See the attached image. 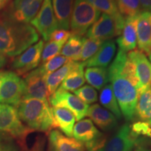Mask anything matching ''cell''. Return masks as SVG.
<instances>
[{"mask_svg": "<svg viewBox=\"0 0 151 151\" xmlns=\"http://www.w3.org/2000/svg\"><path fill=\"white\" fill-rule=\"evenodd\" d=\"M15 107L22 122L33 132L49 133L56 128L52 107L49 101L37 99H23Z\"/></svg>", "mask_w": 151, "mask_h": 151, "instance_id": "3", "label": "cell"}, {"mask_svg": "<svg viewBox=\"0 0 151 151\" xmlns=\"http://www.w3.org/2000/svg\"><path fill=\"white\" fill-rule=\"evenodd\" d=\"M148 57H149V60H150V63H151V53L149 55Z\"/></svg>", "mask_w": 151, "mask_h": 151, "instance_id": "44", "label": "cell"}, {"mask_svg": "<svg viewBox=\"0 0 151 151\" xmlns=\"http://www.w3.org/2000/svg\"><path fill=\"white\" fill-rule=\"evenodd\" d=\"M116 51V45L114 41L110 39L104 41L95 55L83 62L85 67L106 68L112 62Z\"/></svg>", "mask_w": 151, "mask_h": 151, "instance_id": "19", "label": "cell"}, {"mask_svg": "<svg viewBox=\"0 0 151 151\" xmlns=\"http://www.w3.org/2000/svg\"><path fill=\"white\" fill-rule=\"evenodd\" d=\"M44 43L39 40L15 58L11 68L18 76H23L34 70L39 66Z\"/></svg>", "mask_w": 151, "mask_h": 151, "instance_id": "10", "label": "cell"}, {"mask_svg": "<svg viewBox=\"0 0 151 151\" xmlns=\"http://www.w3.org/2000/svg\"><path fill=\"white\" fill-rule=\"evenodd\" d=\"M69 61V60L65 57L58 55L48 60V61L43 63V65L40 66L39 68H40L41 72L44 74L45 76H46L50 73L59 69L60 68H61L62 66L65 65Z\"/></svg>", "mask_w": 151, "mask_h": 151, "instance_id": "34", "label": "cell"}, {"mask_svg": "<svg viewBox=\"0 0 151 151\" xmlns=\"http://www.w3.org/2000/svg\"><path fill=\"white\" fill-rule=\"evenodd\" d=\"M3 73H4V72H0V80H1V76H3Z\"/></svg>", "mask_w": 151, "mask_h": 151, "instance_id": "43", "label": "cell"}, {"mask_svg": "<svg viewBox=\"0 0 151 151\" xmlns=\"http://www.w3.org/2000/svg\"><path fill=\"white\" fill-rule=\"evenodd\" d=\"M84 145L60 132L52 129L48 133V151H85Z\"/></svg>", "mask_w": 151, "mask_h": 151, "instance_id": "17", "label": "cell"}, {"mask_svg": "<svg viewBox=\"0 0 151 151\" xmlns=\"http://www.w3.org/2000/svg\"><path fill=\"white\" fill-rule=\"evenodd\" d=\"M103 42L104 41L85 37L83 43L80 61L84 62L94 55L102 45Z\"/></svg>", "mask_w": 151, "mask_h": 151, "instance_id": "31", "label": "cell"}, {"mask_svg": "<svg viewBox=\"0 0 151 151\" xmlns=\"http://www.w3.org/2000/svg\"><path fill=\"white\" fill-rule=\"evenodd\" d=\"M0 132L14 138L25 148L26 137L33 131L22 122L16 107L2 104L0 111Z\"/></svg>", "mask_w": 151, "mask_h": 151, "instance_id": "5", "label": "cell"}, {"mask_svg": "<svg viewBox=\"0 0 151 151\" xmlns=\"http://www.w3.org/2000/svg\"><path fill=\"white\" fill-rule=\"evenodd\" d=\"M52 111L56 128H59L67 137H72L76 122L74 114L69 109L62 107H52Z\"/></svg>", "mask_w": 151, "mask_h": 151, "instance_id": "22", "label": "cell"}, {"mask_svg": "<svg viewBox=\"0 0 151 151\" xmlns=\"http://www.w3.org/2000/svg\"><path fill=\"white\" fill-rule=\"evenodd\" d=\"M134 151H150L147 146V140H141L137 143Z\"/></svg>", "mask_w": 151, "mask_h": 151, "instance_id": "39", "label": "cell"}, {"mask_svg": "<svg viewBox=\"0 0 151 151\" xmlns=\"http://www.w3.org/2000/svg\"><path fill=\"white\" fill-rule=\"evenodd\" d=\"M99 99L104 109L112 113L118 120H121V111L111 84L106 85L102 89H101Z\"/></svg>", "mask_w": 151, "mask_h": 151, "instance_id": "27", "label": "cell"}, {"mask_svg": "<svg viewBox=\"0 0 151 151\" xmlns=\"http://www.w3.org/2000/svg\"><path fill=\"white\" fill-rule=\"evenodd\" d=\"M30 23L41 35L43 40L49 41L52 33L58 29V22L52 8V0H43L39 12Z\"/></svg>", "mask_w": 151, "mask_h": 151, "instance_id": "9", "label": "cell"}, {"mask_svg": "<svg viewBox=\"0 0 151 151\" xmlns=\"http://www.w3.org/2000/svg\"><path fill=\"white\" fill-rule=\"evenodd\" d=\"M24 80L14 71H6L0 80V104L16 106L23 99Z\"/></svg>", "mask_w": 151, "mask_h": 151, "instance_id": "6", "label": "cell"}, {"mask_svg": "<svg viewBox=\"0 0 151 151\" xmlns=\"http://www.w3.org/2000/svg\"><path fill=\"white\" fill-rule=\"evenodd\" d=\"M87 1L93 5L99 11H102L104 14H108L113 17L116 20L117 27L120 31V33H121L125 22V18L119 12L115 0H87Z\"/></svg>", "mask_w": 151, "mask_h": 151, "instance_id": "24", "label": "cell"}, {"mask_svg": "<svg viewBox=\"0 0 151 151\" xmlns=\"http://www.w3.org/2000/svg\"><path fill=\"white\" fill-rule=\"evenodd\" d=\"M138 139L132 134L130 124L124 123L107 137L103 146L97 151H133Z\"/></svg>", "mask_w": 151, "mask_h": 151, "instance_id": "7", "label": "cell"}, {"mask_svg": "<svg viewBox=\"0 0 151 151\" xmlns=\"http://www.w3.org/2000/svg\"><path fill=\"white\" fill-rule=\"evenodd\" d=\"M6 63V59L5 56L0 52V68L4 67Z\"/></svg>", "mask_w": 151, "mask_h": 151, "instance_id": "42", "label": "cell"}, {"mask_svg": "<svg viewBox=\"0 0 151 151\" xmlns=\"http://www.w3.org/2000/svg\"><path fill=\"white\" fill-rule=\"evenodd\" d=\"M80 63L81 62L69 60L67 63H66L59 69L46 76V83L48 90L49 95H52L58 89L59 86L61 85L64 79L67 77V76L71 71L78 67Z\"/></svg>", "mask_w": 151, "mask_h": 151, "instance_id": "23", "label": "cell"}, {"mask_svg": "<svg viewBox=\"0 0 151 151\" xmlns=\"http://www.w3.org/2000/svg\"><path fill=\"white\" fill-rule=\"evenodd\" d=\"M87 116L104 132H110L118 129V120L107 109L95 104L89 107Z\"/></svg>", "mask_w": 151, "mask_h": 151, "instance_id": "15", "label": "cell"}, {"mask_svg": "<svg viewBox=\"0 0 151 151\" xmlns=\"http://www.w3.org/2000/svg\"><path fill=\"white\" fill-rule=\"evenodd\" d=\"M65 43L55 42V41H48L43 46L42 53H41V60L42 63H44L50 60L55 57L58 56L60 52Z\"/></svg>", "mask_w": 151, "mask_h": 151, "instance_id": "33", "label": "cell"}, {"mask_svg": "<svg viewBox=\"0 0 151 151\" xmlns=\"http://www.w3.org/2000/svg\"><path fill=\"white\" fill-rule=\"evenodd\" d=\"M25 89L23 99H37L49 101V92L46 76L38 67L25 74L24 78Z\"/></svg>", "mask_w": 151, "mask_h": 151, "instance_id": "12", "label": "cell"}, {"mask_svg": "<svg viewBox=\"0 0 151 151\" xmlns=\"http://www.w3.org/2000/svg\"><path fill=\"white\" fill-rule=\"evenodd\" d=\"M45 140L43 138H37L32 148L27 151H45Z\"/></svg>", "mask_w": 151, "mask_h": 151, "instance_id": "38", "label": "cell"}, {"mask_svg": "<svg viewBox=\"0 0 151 151\" xmlns=\"http://www.w3.org/2000/svg\"><path fill=\"white\" fill-rule=\"evenodd\" d=\"M49 104L52 107H62L69 109L74 114L77 121L87 116L89 109V105L83 102L75 94L60 88L50 96Z\"/></svg>", "mask_w": 151, "mask_h": 151, "instance_id": "8", "label": "cell"}, {"mask_svg": "<svg viewBox=\"0 0 151 151\" xmlns=\"http://www.w3.org/2000/svg\"><path fill=\"white\" fill-rule=\"evenodd\" d=\"M116 20L108 14H102L88 30L86 36L90 39L105 41L120 35Z\"/></svg>", "mask_w": 151, "mask_h": 151, "instance_id": "13", "label": "cell"}, {"mask_svg": "<svg viewBox=\"0 0 151 151\" xmlns=\"http://www.w3.org/2000/svg\"><path fill=\"white\" fill-rule=\"evenodd\" d=\"M137 35L139 50L148 56L151 53V12L142 11L138 15Z\"/></svg>", "mask_w": 151, "mask_h": 151, "instance_id": "16", "label": "cell"}, {"mask_svg": "<svg viewBox=\"0 0 151 151\" xmlns=\"http://www.w3.org/2000/svg\"><path fill=\"white\" fill-rule=\"evenodd\" d=\"M139 1L143 11L151 12V0H139Z\"/></svg>", "mask_w": 151, "mask_h": 151, "instance_id": "40", "label": "cell"}, {"mask_svg": "<svg viewBox=\"0 0 151 151\" xmlns=\"http://www.w3.org/2000/svg\"><path fill=\"white\" fill-rule=\"evenodd\" d=\"M136 118L151 126V87L139 92L136 106Z\"/></svg>", "mask_w": 151, "mask_h": 151, "instance_id": "25", "label": "cell"}, {"mask_svg": "<svg viewBox=\"0 0 151 151\" xmlns=\"http://www.w3.org/2000/svg\"><path fill=\"white\" fill-rule=\"evenodd\" d=\"M25 148L14 138L0 132V151H24ZM27 151V150H25Z\"/></svg>", "mask_w": 151, "mask_h": 151, "instance_id": "35", "label": "cell"}, {"mask_svg": "<svg viewBox=\"0 0 151 151\" xmlns=\"http://www.w3.org/2000/svg\"><path fill=\"white\" fill-rule=\"evenodd\" d=\"M109 81L118 101L122 116L127 122L136 118V106L139 97L138 87L122 72L118 63L113 60L108 69Z\"/></svg>", "mask_w": 151, "mask_h": 151, "instance_id": "2", "label": "cell"}, {"mask_svg": "<svg viewBox=\"0 0 151 151\" xmlns=\"http://www.w3.org/2000/svg\"><path fill=\"white\" fill-rule=\"evenodd\" d=\"M104 134L94 126L90 119L81 120L75 124L73 129L72 137L76 140L85 145L101 137Z\"/></svg>", "mask_w": 151, "mask_h": 151, "instance_id": "20", "label": "cell"}, {"mask_svg": "<svg viewBox=\"0 0 151 151\" xmlns=\"http://www.w3.org/2000/svg\"><path fill=\"white\" fill-rule=\"evenodd\" d=\"M84 63L81 62L78 67L73 69L64 79L59 87L68 92H74L83 86L86 80L84 75Z\"/></svg>", "mask_w": 151, "mask_h": 151, "instance_id": "26", "label": "cell"}, {"mask_svg": "<svg viewBox=\"0 0 151 151\" xmlns=\"http://www.w3.org/2000/svg\"><path fill=\"white\" fill-rule=\"evenodd\" d=\"M127 56L135 66L140 86L139 92L150 88L151 63L146 55L139 49H136L128 52Z\"/></svg>", "mask_w": 151, "mask_h": 151, "instance_id": "14", "label": "cell"}, {"mask_svg": "<svg viewBox=\"0 0 151 151\" xmlns=\"http://www.w3.org/2000/svg\"><path fill=\"white\" fill-rule=\"evenodd\" d=\"M39 39L37 30L29 23L0 20V52L4 56L19 55Z\"/></svg>", "mask_w": 151, "mask_h": 151, "instance_id": "1", "label": "cell"}, {"mask_svg": "<svg viewBox=\"0 0 151 151\" xmlns=\"http://www.w3.org/2000/svg\"><path fill=\"white\" fill-rule=\"evenodd\" d=\"M100 16L101 11L87 0H75L70 21L71 34L83 37Z\"/></svg>", "mask_w": 151, "mask_h": 151, "instance_id": "4", "label": "cell"}, {"mask_svg": "<svg viewBox=\"0 0 151 151\" xmlns=\"http://www.w3.org/2000/svg\"><path fill=\"white\" fill-rule=\"evenodd\" d=\"M75 0H52L58 29L69 30Z\"/></svg>", "mask_w": 151, "mask_h": 151, "instance_id": "21", "label": "cell"}, {"mask_svg": "<svg viewBox=\"0 0 151 151\" xmlns=\"http://www.w3.org/2000/svg\"><path fill=\"white\" fill-rule=\"evenodd\" d=\"M71 32L69 30L62 29H57L55 30L52 35H50L49 41H55V42H63L66 43L71 37Z\"/></svg>", "mask_w": 151, "mask_h": 151, "instance_id": "37", "label": "cell"}, {"mask_svg": "<svg viewBox=\"0 0 151 151\" xmlns=\"http://www.w3.org/2000/svg\"><path fill=\"white\" fill-rule=\"evenodd\" d=\"M83 102L89 105L95 103L98 100L97 92L92 86L86 85L73 92Z\"/></svg>", "mask_w": 151, "mask_h": 151, "instance_id": "32", "label": "cell"}, {"mask_svg": "<svg viewBox=\"0 0 151 151\" xmlns=\"http://www.w3.org/2000/svg\"><path fill=\"white\" fill-rule=\"evenodd\" d=\"M43 0H14L9 6L6 20L29 23L37 16Z\"/></svg>", "mask_w": 151, "mask_h": 151, "instance_id": "11", "label": "cell"}, {"mask_svg": "<svg viewBox=\"0 0 151 151\" xmlns=\"http://www.w3.org/2000/svg\"><path fill=\"white\" fill-rule=\"evenodd\" d=\"M11 1V0H0V12L3 11Z\"/></svg>", "mask_w": 151, "mask_h": 151, "instance_id": "41", "label": "cell"}, {"mask_svg": "<svg viewBox=\"0 0 151 151\" xmlns=\"http://www.w3.org/2000/svg\"><path fill=\"white\" fill-rule=\"evenodd\" d=\"M84 75L90 86L98 90L102 89L109 81L108 69L104 67H88Z\"/></svg>", "mask_w": 151, "mask_h": 151, "instance_id": "28", "label": "cell"}, {"mask_svg": "<svg viewBox=\"0 0 151 151\" xmlns=\"http://www.w3.org/2000/svg\"><path fill=\"white\" fill-rule=\"evenodd\" d=\"M84 38L81 36L71 34V37L62 47L61 50L62 55L67 58L69 60L75 62L79 61Z\"/></svg>", "mask_w": 151, "mask_h": 151, "instance_id": "29", "label": "cell"}, {"mask_svg": "<svg viewBox=\"0 0 151 151\" xmlns=\"http://www.w3.org/2000/svg\"><path fill=\"white\" fill-rule=\"evenodd\" d=\"M137 19L138 16L125 18L121 33L116 39L119 50L125 52L135 50L137 45Z\"/></svg>", "mask_w": 151, "mask_h": 151, "instance_id": "18", "label": "cell"}, {"mask_svg": "<svg viewBox=\"0 0 151 151\" xmlns=\"http://www.w3.org/2000/svg\"><path fill=\"white\" fill-rule=\"evenodd\" d=\"M132 134L136 138L151 139V126L142 121H137L130 124Z\"/></svg>", "mask_w": 151, "mask_h": 151, "instance_id": "36", "label": "cell"}, {"mask_svg": "<svg viewBox=\"0 0 151 151\" xmlns=\"http://www.w3.org/2000/svg\"><path fill=\"white\" fill-rule=\"evenodd\" d=\"M119 12L124 18L134 17L142 12L139 0H115Z\"/></svg>", "mask_w": 151, "mask_h": 151, "instance_id": "30", "label": "cell"}, {"mask_svg": "<svg viewBox=\"0 0 151 151\" xmlns=\"http://www.w3.org/2000/svg\"><path fill=\"white\" fill-rule=\"evenodd\" d=\"M1 107H2V104H0V111H1Z\"/></svg>", "mask_w": 151, "mask_h": 151, "instance_id": "45", "label": "cell"}]
</instances>
